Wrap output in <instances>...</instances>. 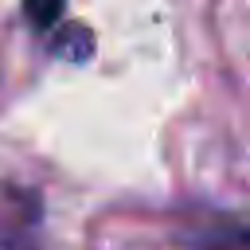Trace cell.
<instances>
[{
	"label": "cell",
	"mask_w": 250,
	"mask_h": 250,
	"mask_svg": "<svg viewBox=\"0 0 250 250\" xmlns=\"http://www.w3.org/2000/svg\"><path fill=\"white\" fill-rule=\"evenodd\" d=\"M62 8H66V0H23V12L35 27H55Z\"/></svg>",
	"instance_id": "cell-1"
}]
</instances>
